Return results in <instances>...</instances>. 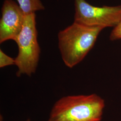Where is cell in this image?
<instances>
[{
	"mask_svg": "<svg viewBox=\"0 0 121 121\" xmlns=\"http://www.w3.org/2000/svg\"><path fill=\"white\" fill-rule=\"evenodd\" d=\"M18 5L25 15L43 10L45 8L41 0H17Z\"/></svg>",
	"mask_w": 121,
	"mask_h": 121,
	"instance_id": "6",
	"label": "cell"
},
{
	"mask_svg": "<svg viewBox=\"0 0 121 121\" xmlns=\"http://www.w3.org/2000/svg\"><path fill=\"white\" fill-rule=\"evenodd\" d=\"M74 22L89 26L115 27L121 20V5L93 6L85 0H73Z\"/></svg>",
	"mask_w": 121,
	"mask_h": 121,
	"instance_id": "4",
	"label": "cell"
},
{
	"mask_svg": "<svg viewBox=\"0 0 121 121\" xmlns=\"http://www.w3.org/2000/svg\"><path fill=\"white\" fill-rule=\"evenodd\" d=\"M103 29L73 22L60 30L58 34V44L65 65L71 68L81 62L93 47Z\"/></svg>",
	"mask_w": 121,
	"mask_h": 121,
	"instance_id": "1",
	"label": "cell"
},
{
	"mask_svg": "<svg viewBox=\"0 0 121 121\" xmlns=\"http://www.w3.org/2000/svg\"><path fill=\"white\" fill-rule=\"evenodd\" d=\"M11 65H15V59L9 56L0 49V67L3 68Z\"/></svg>",
	"mask_w": 121,
	"mask_h": 121,
	"instance_id": "7",
	"label": "cell"
},
{
	"mask_svg": "<svg viewBox=\"0 0 121 121\" xmlns=\"http://www.w3.org/2000/svg\"><path fill=\"white\" fill-rule=\"evenodd\" d=\"M25 15L13 0H4L0 20V43L14 40L22 30Z\"/></svg>",
	"mask_w": 121,
	"mask_h": 121,
	"instance_id": "5",
	"label": "cell"
},
{
	"mask_svg": "<svg viewBox=\"0 0 121 121\" xmlns=\"http://www.w3.org/2000/svg\"><path fill=\"white\" fill-rule=\"evenodd\" d=\"M30 121V119H27V120H26V121Z\"/></svg>",
	"mask_w": 121,
	"mask_h": 121,
	"instance_id": "9",
	"label": "cell"
},
{
	"mask_svg": "<svg viewBox=\"0 0 121 121\" xmlns=\"http://www.w3.org/2000/svg\"><path fill=\"white\" fill-rule=\"evenodd\" d=\"M110 39L111 40L121 39V20L112 31L110 35Z\"/></svg>",
	"mask_w": 121,
	"mask_h": 121,
	"instance_id": "8",
	"label": "cell"
},
{
	"mask_svg": "<svg viewBox=\"0 0 121 121\" xmlns=\"http://www.w3.org/2000/svg\"><path fill=\"white\" fill-rule=\"evenodd\" d=\"M105 102L96 94L67 95L52 107L48 121H100Z\"/></svg>",
	"mask_w": 121,
	"mask_h": 121,
	"instance_id": "2",
	"label": "cell"
},
{
	"mask_svg": "<svg viewBox=\"0 0 121 121\" xmlns=\"http://www.w3.org/2000/svg\"><path fill=\"white\" fill-rule=\"evenodd\" d=\"M35 13L25 15L22 30L14 40L17 44L18 52L15 58L17 67V75L30 76L37 69L40 53L38 42Z\"/></svg>",
	"mask_w": 121,
	"mask_h": 121,
	"instance_id": "3",
	"label": "cell"
}]
</instances>
